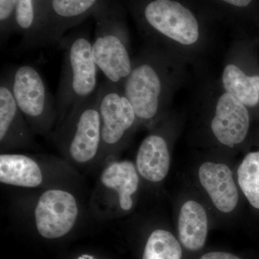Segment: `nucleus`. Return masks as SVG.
<instances>
[{"label": "nucleus", "instance_id": "nucleus-1", "mask_svg": "<svg viewBox=\"0 0 259 259\" xmlns=\"http://www.w3.org/2000/svg\"><path fill=\"white\" fill-rule=\"evenodd\" d=\"M92 16L96 25L92 46L94 60L107 81L122 89L133 66L123 7L119 0H109Z\"/></svg>", "mask_w": 259, "mask_h": 259}, {"label": "nucleus", "instance_id": "nucleus-14", "mask_svg": "<svg viewBox=\"0 0 259 259\" xmlns=\"http://www.w3.org/2000/svg\"><path fill=\"white\" fill-rule=\"evenodd\" d=\"M179 237L185 248L198 250L204 246L208 232V219L205 209L198 202H186L180 209Z\"/></svg>", "mask_w": 259, "mask_h": 259}, {"label": "nucleus", "instance_id": "nucleus-4", "mask_svg": "<svg viewBox=\"0 0 259 259\" xmlns=\"http://www.w3.org/2000/svg\"><path fill=\"white\" fill-rule=\"evenodd\" d=\"M57 139L77 163H88L96 157L102 146L98 88L93 95L71 107Z\"/></svg>", "mask_w": 259, "mask_h": 259}, {"label": "nucleus", "instance_id": "nucleus-23", "mask_svg": "<svg viewBox=\"0 0 259 259\" xmlns=\"http://www.w3.org/2000/svg\"><path fill=\"white\" fill-rule=\"evenodd\" d=\"M200 259H241L236 255L226 252H210L201 257Z\"/></svg>", "mask_w": 259, "mask_h": 259}, {"label": "nucleus", "instance_id": "nucleus-18", "mask_svg": "<svg viewBox=\"0 0 259 259\" xmlns=\"http://www.w3.org/2000/svg\"><path fill=\"white\" fill-rule=\"evenodd\" d=\"M226 93L246 107H255L259 102V76H248L234 64L227 65L222 76Z\"/></svg>", "mask_w": 259, "mask_h": 259}, {"label": "nucleus", "instance_id": "nucleus-11", "mask_svg": "<svg viewBox=\"0 0 259 259\" xmlns=\"http://www.w3.org/2000/svg\"><path fill=\"white\" fill-rule=\"evenodd\" d=\"M17 105L11 88L10 72L0 81V142L2 147L14 148L32 142V129Z\"/></svg>", "mask_w": 259, "mask_h": 259}, {"label": "nucleus", "instance_id": "nucleus-7", "mask_svg": "<svg viewBox=\"0 0 259 259\" xmlns=\"http://www.w3.org/2000/svg\"><path fill=\"white\" fill-rule=\"evenodd\" d=\"M153 63L145 59L133 64L131 74L122 86V91L140 120H152L161 106L163 80L161 71Z\"/></svg>", "mask_w": 259, "mask_h": 259}, {"label": "nucleus", "instance_id": "nucleus-2", "mask_svg": "<svg viewBox=\"0 0 259 259\" xmlns=\"http://www.w3.org/2000/svg\"><path fill=\"white\" fill-rule=\"evenodd\" d=\"M59 44L64 50V59L56 107L62 120L71 107L97 91L98 68L94 60L93 42L86 32L63 37Z\"/></svg>", "mask_w": 259, "mask_h": 259}, {"label": "nucleus", "instance_id": "nucleus-5", "mask_svg": "<svg viewBox=\"0 0 259 259\" xmlns=\"http://www.w3.org/2000/svg\"><path fill=\"white\" fill-rule=\"evenodd\" d=\"M10 72L12 93L25 120L34 132H48L57 111L42 75L30 65L16 66Z\"/></svg>", "mask_w": 259, "mask_h": 259}, {"label": "nucleus", "instance_id": "nucleus-19", "mask_svg": "<svg viewBox=\"0 0 259 259\" xmlns=\"http://www.w3.org/2000/svg\"><path fill=\"white\" fill-rule=\"evenodd\" d=\"M238 181L249 203L259 209V152L248 153L238 169Z\"/></svg>", "mask_w": 259, "mask_h": 259}, {"label": "nucleus", "instance_id": "nucleus-10", "mask_svg": "<svg viewBox=\"0 0 259 259\" xmlns=\"http://www.w3.org/2000/svg\"><path fill=\"white\" fill-rule=\"evenodd\" d=\"M249 126L250 116L246 106L230 94H223L211 122L214 137L221 144L233 148L244 141Z\"/></svg>", "mask_w": 259, "mask_h": 259}, {"label": "nucleus", "instance_id": "nucleus-3", "mask_svg": "<svg viewBox=\"0 0 259 259\" xmlns=\"http://www.w3.org/2000/svg\"><path fill=\"white\" fill-rule=\"evenodd\" d=\"M130 5L141 25L150 31L182 45L198 40L199 19L180 0H131Z\"/></svg>", "mask_w": 259, "mask_h": 259}, {"label": "nucleus", "instance_id": "nucleus-15", "mask_svg": "<svg viewBox=\"0 0 259 259\" xmlns=\"http://www.w3.org/2000/svg\"><path fill=\"white\" fill-rule=\"evenodd\" d=\"M42 173L36 161L22 154L0 156V182L5 185L34 188L41 185Z\"/></svg>", "mask_w": 259, "mask_h": 259}, {"label": "nucleus", "instance_id": "nucleus-20", "mask_svg": "<svg viewBox=\"0 0 259 259\" xmlns=\"http://www.w3.org/2000/svg\"><path fill=\"white\" fill-rule=\"evenodd\" d=\"M182 247L176 238L165 230L151 233L143 255V259H182Z\"/></svg>", "mask_w": 259, "mask_h": 259}, {"label": "nucleus", "instance_id": "nucleus-21", "mask_svg": "<svg viewBox=\"0 0 259 259\" xmlns=\"http://www.w3.org/2000/svg\"><path fill=\"white\" fill-rule=\"evenodd\" d=\"M18 0H0V34L2 42L14 32L15 11Z\"/></svg>", "mask_w": 259, "mask_h": 259}, {"label": "nucleus", "instance_id": "nucleus-9", "mask_svg": "<svg viewBox=\"0 0 259 259\" xmlns=\"http://www.w3.org/2000/svg\"><path fill=\"white\" fill-rule=\"evenodd\" d=\"M109 0H49L37 47L60 42L66 30L82 23Z\"/></svg>", "mask_w": 259, "mask_h": 259}, {"label": "nucleus", "instance_id": "nucleus-16", "mask_svg": "<svg viewBox=\"0 0 259 259\" xmlns=\"http://www.w3.org/2000/svg\"><path fill=\"white\" fill-rule=\"evenodd\" d=\"M101 182L104 187L118 194L120 208L128 211L134 205L133 194L137 192L139 177L134 163L131 161L114 162L102 171Z\"/></svg>", "mask_w": 259, "mask_h": 259}, {"label": "nucleus", "instance_id": "nucleus-12", "mask_svg": "<svg viewBox=\"0 0 259 259\" xmlns=\"http://www.w3.org/2000/svg\"><path fill=\"white\" fill-rule=\"evenodd\" d=\"M199 179L216 208L225 213L234 210L238 192L229 167L224 163L205 162L199 167Z\"/></svg>", "mask_w": 259, "mask_h": 259}, {"label": "nucleus", "instance_id": "nucleus-8", "mask_svg": "<svg viewBox=\"0 0 259 259\" xmlns=\"http://www.w3.org/2000/svg\"><path fill=\"white\" fill-rule=\"evenodd\" d=\"M79 209L74 196L61 190H50L42 194L35 209L37 232L47 239L67 234L74 226Z\"/></svg>", "mask_w": 259, "mask_h": 259}, {"label": "nucleus", "instance_id": "nucleus-6", "mask_svg": "<svg viewBox=\"0 0 259 259\" xmlns=\"http://www.w3.org/2000/svg\"><path fill=\"white\" fill-rule=\"evenodd\" d=\"M101 117V148L113 149L134 127L136 117L122 89L105 80L98 88Z\"/></svg>", "mask_w": 259, "mask_h": 259}, {"label": "nucleus", "instance_id": "nucleus-22", "mask_svg": "<svg viewBox=\"0 0 259 259\" xmlns=\"http://www.w3.org/2000/svg\"><path fill=\"white\" fill-rule=\"evenodd\" d=\"M234 10H243L251 5L254 0H214Z\"/></svg>", "mask_w": 259, "mask_h": 259}, {"label": "nucleus", "instance_id": "nucleus-13", "mask_svg": "<svg viewBox=\"0 0 259 259\" xmlns=\"http://www.w3.org/2000/svg\"><path fill=\"white\" fill-rule=\"evenodd\" d=\"M136 166L145 180L159 182L164 180L170 168V154L166 141L159 135L147 136L140 145Z\"/></svg>", "mask_w": 259, "mask_h": 259}, {"label": "nucleus", "instance_id": "nucleus-17", "mask_svg": "<svg viewBox=\"0 0 259 259\" xmlns=\"http://www.w3.org/2000/svg\"><path fill=\"white\" fill-rule=\"evenodd\" d=\"M49 0H18L15 11L14 32L23 36V47H37Z\"/></svg>", "mask_w": 259, "mask_h": 259}]
</instances>
